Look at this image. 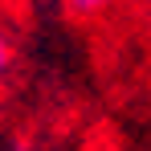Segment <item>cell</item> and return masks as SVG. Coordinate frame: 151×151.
Instances as JSON below:
<instances>
[{
	"label": "cell",
	"mask_w": 151,
	"mask_h": 151,
	"mask_svg": "<svg viewBox=\"0 0 151 151\" xmlns=\"http://www.w3.org/2000/svg\"><path fill=\"white\" fill-rule=\"evenodd\" d=\"M65 8H70V12H78V17H90V12L106 8V0H65Z\"/></svg>",
	"instance_id": "1"
},
{
	"label": "cell",
	"mask_w": 151,
	"mask_h": 151,
	"mask_svg": "<svg viewBox=\"0 0 151 151\" xmlns=\"http://www.w3.org/2000/svg\"><path fill=\"white\" fill-rule=\"evenodd\" d=\"M8 57H12V49H8V37L0 33V78H4V70H8Z\"/></svg>",
	"instance_id": "2"
}]
</instances>
